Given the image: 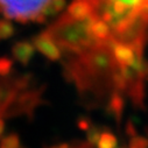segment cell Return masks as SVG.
<instances>
[{"label": "cell", "instance_id": "obj_13", "mask_svg": "<svg viewBox=\"0 0 148 148\" xmlns=\"http://www.w3.org/2000/svg\"><path fill=\"white\" fill-rule=\"evenodd\" d=\"M49 148H73V145H70V143H58V145L51 146Z\"/></svg>", "mask_w": 148, "mask_h": 148}, {"label": "cell", "instance_id": "obj_12", "mask_svg": "<svg viewBox=\"0 0 148 148\" xmlns=\"http://www.w3.org/2000/svg\"><path fill=\"white\" fill-rule=\"evenodd\" d=\"M116 139L110 133H103L98 140V148H114Z\"/></svg>", "mask_w": 148, "mask_h": 148}, {"label": "cell", "instance_id": "obj_4", "mask_svg": "<svg viewBox=\"0 0 148 148\" xmlns=\"http://www.w3.org/2000/svg\"><path fill=\"white\" fill-rule=\"evenodd\" d=\"M33 45L35 49H38L42 55H45L50 61H57L62 57V51L58 48V45L46 32L41 33L36 38H34Z\"/></svg>", "mask_w": 148, "mask_h": 148}, {"label": "cell", "instance_id": "obj_3", "mask_svg": "<svg viewBox=\"0 0 148 148\" xmlns=\"http://www.w3.org/2000/svg\"><path fill=\"white\" fill-rule=\"evenodd\" d=\"M41 103V89L36 91H22L16 97L15 101L5 111V113L8 117H12L14 114L19 113H28L40 105ZM5 113L3 116H5Z\"/></svg>", "mask_w": 148, "mask_h": 148}, {"label": "cell", "instance_id": "obj_9", "mask_svg": "<svg viewBox=\"0 0 148 148\" xmlns=\"http://www.w3.org/2000/svg\"><path fill=\"white\" fill-rule=\"evenodd\" d=\"M15 29L14 26L12 25V22H10L8 20H0V41L3 40H7L14 35Z\"/></svg>", "mask_w": 148, "mask_h": 148}, {"label": "cell", "instance_id": "obj_15", "mask_svg": "<svg viewBox=\"0 0 148 148\" xmlns=\"http://www.w3.org/2000/svg\"><path fill=\"white\" fill-rule=\"evenodd\" d=\"M73 148H91V143H79V145H75Z\"/></svg>", "mask_w": 148, "mask_h": 148}, {"label": "cell", "instance_id": "obj_5", "mask_svg": "<svg viewBox=\"0 0 148 148\" xmlns=\"http://www.w3.org/2000/svg\"><path fill=\"white\" fill-rule=\"evenodd\" d=\"M19 93L21 92L15 86L13 78L0 79V116L1 117L5 111L15 101Z\"/></svg>", "mask_w": 148, "mask_h": 148}, {"label": "cell", "instance_id": "obj_6", "mask_svg": "<svg viewBox=\"0 0 148 148\" xmlns=\"http://www.w3.org/2000/svg\"><path fill=\"white\" fill-rule=\"evenodd\" d=\"M34 50L35 47L33 43L28 41H19L13 46L12 54L15 61L23 65H27L34 56Z\"/></svg>", "mask_w": 148, "mask_h": 148}, {"label": "cell", "instance_id": "obj_1", "mask_svg": "<svg viewBox=\"0 0 148 148\" xmlns=\"http://www.w3.org/2000/svg\"><path fill=\"white\" fill-rule=\"evenodd\" d=\"M91 15L86 19H73L66 13L54 22L46 33L66 51L82 55L95 49L98 43L91 33Z\"/></svg>", "mask_w": 148, "mask_h": 148}, {"label": "cell", "instance_id": "obj_7", "mask_svg": "<svg viewBox=\"0 0 148 148\" xmlns=\"http://www.w3.org/2000/svg\"><path fill=\"white\" fill-rule=\"evenodd\" d=\"M92 7L89 0H73L68 7L66 14L73 19H86L91 15Z\"/></svg>", "mask_w": 148, "mask_h": 148}, {"label": "cell", "instance_id": "obj_10", "mask_svg": "<svg viewBox=\"0 0 148 148\" xmlns=\"http://www.w3.org/2000/svg\"><path fill=\"white\" fill-rule=\"evenodd\" d=\"M0 148H20V138L15 133H10L0 140Z\"/></svg>", "mask_w": 148, "mask_h": 148}, {"label": "cell", "instance_id": "obj_11", "mask_svg": "<svg viewBox=\"0 0 148 148\" xmlns=\"http://www.w3.org/2000/svg\"><path fill=\"white\" fill-rule=\"evenodd\" d=\"M13 70V61L8 57H0V77H7Z\"/></svg>", "mask_w": 148, "mask_h": 148}, {"label": "cell", "instance_id": "obj_14", "mask_svg": "<svg viewBox=\"0 0 148 148\" xmlns=\"http://www.w3.org/2000/svg\"><path fill=\"white\" fill-rule=\"evenodd\" d=\"M4 131H5V121H4L3 117H1V116H0V136H1V135H3Z\"/></svg>", "mask_w": 148, "mask_h": 148}, {"label": "cell", "instance_id": "obj_8", "mask_svg": "<svg viewBox=\"0 0 148 148\" xmlns=\"http://www.w3.org/2000/svg\"><path fill=\"white\" fill-rule=\"evenodd\" d=\"M64 6H65V0H49L41 13L47 19L48 16L55 15L61 11H63Z\"/></svg>", "mask_w": 148, "mask_h": 148}, {"label": "cell", "instance_id": "obj_2", "mask_svg": "<svg viewBox=\"0 0 148 148\" xmlns=\"http://www.w3.org/2000/svg\"><path fill=\"white\" fill-rule=\"evenodd\" d=\"M49 0H0V12L8 19L20 22H43L46 18L42 10Z\"/></svg>", "mask_w": 148, "mask_h": 148}]
</instances>
